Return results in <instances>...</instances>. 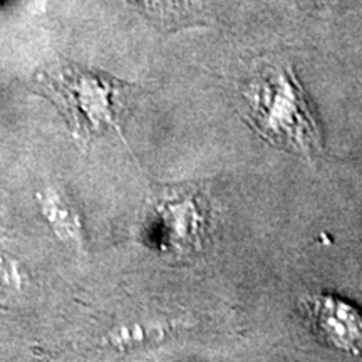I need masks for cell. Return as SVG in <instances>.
Instances as JSON below:
<instances>
[{
	"instance_id": "cell-4",
	"label": "cell",
	"mask_w": 362,
	"mask_h": 362,
	"mask_svg": "<svg viewBox=\"0 0 362 362\" xmlns=\"http://www.w3.org/2000/svg\"><path fill=\"white\" fill-rule=\"evenodd\" d=\"M200 198L194 193H171L158 203L166 237L171 243L185 247H198L203 232V210Z\"/></svg>"
},
{
	"instance_id": "cell-5",
	"label": "cell",
	"mask_w": 362,
	"mask_h": 362,
	"mask_svg": "<svg viewBox=\"0 0 362 362\" xmlns=\"http://www.w3.org/2000/svg\"><path fill=\"white\" fill-rule=\"evenodd\" d=\"M40 215L47 221L54 235L62 243L81 247L84 240V225L79 210L57 188H44L35 194Z\"/></svg>"
},
{
	"instance_id": "cell-2",
	"label": "cell",
	"mask_w": 362,
	"mask_h": 362,
	"mask_svg": "<svg viewBox=\"0 0 362 362\" xmlns=\"http://www.w3.org/2000/svg\"><path fill=\"white\" fill-rule=\"evenodd\" d=\"M42 84L78 138L90 139L119 129L121 81L104 72L64 66L44 74Z\"/></svg>"
},
{
	"instance_id": "cell-3",
	"label": "cell",
	"mask_w": 362,
	"mask_h": 362,
	"mask_svg": "<svg viewBox=\"0 0 362 362\" xmlns=\"http://www.w3.org/2000/svg\"><path fill=\"white\" fill-rule=\"evenodd\" d=\"M304 312L312 330L325 346L362 354V314L349 302L334 296H314L304 300Z\"/></svg>"
},
{
	"instance_id": "cell-6",
	"label": "cell",
	"mask_w": 362,
	"mask_h": 362,
	"mask_svg": "<svg viewBox=\"0 0 362 362\" xmlns=\"http://www.w3.org/2000/svg\"><path fill=\"white\" fill-rule=\"evenodd\" d=\"M0 280L8 287L22 288L25 284V272L13 259H0Z\"/></svg>"
},
{
	"instance_id": "cell-1",
	"label": "cell",
	"mask_w": 362,
	"mask_h": 362,
	"mask_svg": "<svg viewBox=\"0 0 362 362\" xmlns=\"http://www.w3.org/2000/svg\"><path fill=\"white\" fill-rule=\"evenodd\" d=\"M248 124L265 141L284 151L305 156L322 153V134L309 99L291 67H267L242 93Z\"/></svg>"
}]
</instances>
